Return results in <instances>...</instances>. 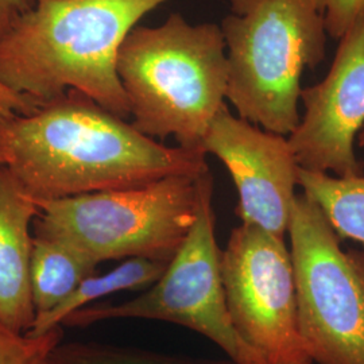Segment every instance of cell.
<instances>
[{"mask_svg": "<svg viewBox=\"0 0 364 364\" xmlns=\"http://www.w3.org/2000/svg\"><path fill=\"white\" fill-rule=\"evenodd\" d=\"M0 156L34 201L208 171L203 149L169 147L69 90L28 114H0Z\"/></svg>", "mask_w": 364, "mask_h": 364, "instance_id": "cell-1", "label": "cell"}, {"mask_svg": "<svg viewBox=\"0 0 364 364\" xmlns=\"http://www.w3.org/2000/svg\"><path fill=\"white\" fill-rule=\"evenodd\" d=\"M169 0H36L0 37V84L34 105L76 90L123 119L119 48L144 15Z\"/></svg>", "mask_w": 364, "mask_h": 364, "instance_id": "cell-2", "label": "cell"}, {"mask_svg": "<svg viewBox=\"0 0 364 364\" xmlns=\"http://www.w3.org/2000/svg\"><path fill=\"white\" fill-rule=\"evenodd\" d=\"M117 72L136 130L203 149L227 102L228 61L219 25H192L178 13L159 26L136 25L119 48Z\"/></svg>", "mask_w": 364, "mask_h": 364, "instance_id": "cell-3", "label": "cell"}, {"mask_svg": "<svg viewBox=\"0 0 364 364\" xmlns=\"http://www.w3.org/2000/svg\"><path fill=\"white\" fill-rule=\"evenodd\" d=\"M221 21L225 100L237 117L289 136L299 123L301 76L326 60L324 14L314 0H230Z\"/></svg>", "mask_w": 364, "mask_h": 364, "instance_id": "cell-4", "label": "cell"}, {"mask_svg": "<svg viewBox=\"0 0 364 364\" xmlns=\"http://www.w3.org/2000/svg\"><path fill=\"white\" fill-rule=\"evenodd\" d=\"M203 174L36 201L41 212L33 235L65 242L99 264L129 258L169 262L195 223Z\"/></svg>", "mask_w": 364, "mask_h": 364, "instance_id": "cell-5", "label": "cell"}, {"mask_svg": "<svg viewBox=\"0 0 364 364\" xmlns=\"http://www.w3.org/2000/svg\"><path fill=\"white\" fill-rule=\"evenodd\" d=\"M220 258L213 209V177L209 170L200 180L195 223L156 284L124 302L87 305L70 313L61 326L87 328L117 318L165 321L205 336L234 363L267 364L235 329L224 294Z\"/></svg>", "mask_w": 364, "mask_h": 364, "instance_id": "cell-6", "label": "cell"}, {"mask_svg": "<svg viewBox=\"0 0 364 364\" xmlns=\"http://www.w3.org/2000/svg\"><path fill=\"white\" fill-rule=\"evenodd\" d=\"M287 234L299 332L313 363L364 364V252L343 250L305 193L294 197Z\"/></svg>", "mask_w": 364, "mask_h": 364, "instance_id": "cell-7", "label": "cell"}, {"mask_svg": "<svg viewBox=\"0 0 364 364\" xmlns=\"http://www.w3.org/2000/svg\"><path fill=\"white\" fill-rule=\"evenodd\" d=\"M227 308L239 336L267 364H314L301 336L285 237L242 223L221 250Z\"/></svg>", "mask_w": 364, "mask_h": 364, "instance_id": "cell-8", "label": "cell"}, {"mask_svg": "<svg viewBox=\"0 0 364 364\" xmlns=\"http://www.w3.org/2000/svg\"><path fill=\"white\" fill-rule=\"evenodd\" d=\"M338 41L324 80L301 90L305 112L287 141L299 168L352 177L364 173L355 153L364 124V14Z\"/></svg>", "mask_w": 364, "mask_h": 364, "instance_id": "cell-9", "label": "cell"}, {"mask_svg": "<svg viewBox=\"0 0 364 364\" xmlns=\"http://www.w3.org/2000/svg\"><path fill=\"white\" fill-rule=\"evenodd\" d=\"M201 147L231 174L239 196L235 212L242 223L285 237L299 170L287 136L235 117L225 103L212 119Z\"/></svg>", "mask_w": 364, "mask_h": 364, "instance_id": "cell-10", "label": "cell"}, {"mask_svg": "<svg viewBox=\"0 0 364 364\" xmlns=\"http://www.w3.org/2000/svg\"><path fill=\"white\" fill-rule=\"evenodd\" d=\"M39 207L0 165V323L26 333L36 318L30 287L33 234Z\"/></svg>", "mask_w": 364, "mask_h": 364, "instance_id": "cell-11", "label": "cell"}, {"mask_svg": "<svg viewBox=\"0 0 364 364\" xmlns=\"http://www.w3.org/2000/svg\"><path fill=\"white\" fill-rule=\"evenodd\" d=\"M95 260L65 242L33 235L30 287L36 316L49 312L97 273Z\"/></svg>", "mask_w": 364, "mask_h": 364, "instance_id": "cell-12", "label": "cell"}, {"mask_svg": "<svg viewBox=\"0 0 364 364\" xmlns=\"http://www.w3.org/2000/svg\"><path fill=\"white\" fill-rule=\"evenodd\" d=\"M168 263L169 262L165 260L149 258H129L108 273L102 275L93 274L84 279L70 296H68L52 311L37 314L26 335L42 336L57 326H63V321L70 313L91 305L96 299L120 291L149 289L161 278L168 267Z\"/></svg>", "mask_w": 364, "mask_h": 364, "instance_id": "cell-13", "label": "cell"}, {"mask_svg": "<svg viewBox=\"0 0 364 364\" xmlns=\"http://www.w3.org/2000/svg\"><path fill=\"white\" fill-rule=\"evenodd\" d=\"M299 186L323 210L340 239L355 240L364 247V173L336 177L299 168Z\"/></svg>", "mask_w": 364, "mask_h": 364, "instance_id": "cell-14", "label": "cell"}, {"mask_svg": "<svg viewBox=\"0 0 364 364\" xmlns=\"http://www.w3.org/2000/svg\"><path fill=\"white\" fill-rule=\"evenodd\" d=\"M50 364H236L232 360H209L169 353L149 351L134 347L103 343H64L52 353Z\"/></svg>", "mask_w": 364, "mask_h": 364, "instance_id": "cell-15", "label": "cell"}, {"mask_svg": "<svg viewBox=\"0 0 364 364\" xmlns=\"http://www.w3.org/2000/svg\"><path fill=\"white\" fill-rule=\"evenodd\" d=\"M63 338V326L42 336H28L0 323V364H50L53 351Z\"/></svg>", "mask_w": 364, "mask_h": 364, "instance_id": "cell-16", "label": "cell"}, {"mask_svg": "<svg viewBox=\"0 0 364 364\" xmlns=\"http://www.w3.org/2000/svg\"><path fill=\"white\" fill-rule=\"evenodd\" d=\"M324 14L326 34L340 39L364 14V0H314Z\"/></svg>", "mask_w": 364, "mask_h": 364, "instance_id": "cell-17", "label": "cell"}, {"mask_svg": "<svg viewBox=\"0 0 364 364\" xmlns=\"http://www.w3.org/2000/svg\"><path fill=\"white\" fill-rule=\"evenodd\" d=\"M38 107L26 97L16 95L0 84V114L28 115Z\"/></svg>", "mask_w": 364, "mask_h": 364, "instance_id": "cell-18", "label": "cell"}, {"mask_svg": "<svg viewBox=\"0 0 364 364\" xmlns=\"http://www.w3.org/2000/svg\"><path fill=\"white\" fill-rule=\"evenodd\" d=\"M34 3L36 0H0V37Z\"/></svg>", "mask_w": 364, "mask_h": 364, "instance_id": "cell-19", "label": "cell"}, {"mask_svg": "<svg viewBox=\"0 0 364 364\" xmlns=\"http://www.w3.org/2000/svg\"><path fill=\"white\" fill-rule=\"evenodd\" d=\"M356 141H358V146H359V147H362V149H364V124L363 127H362L360 131H359L358 136H356Z\"/></svg>", "mask_w": 364, "mask_h": 364, "instance_id": "cell-20", "label": "cell"}, {"mask_svg": "<svg viewBox=\"0 0 364 364\" xmlns=\"http://www.w3.org/2000/svg\"><path fill=\"white\" fill-rule=\"evenodd\" d=\"M0 165H4V162H3V158L0 156Z\"/></svg>", "mask_w": 364, "mask_h": 364, "instance_id": "cell-21", "label": "cell"}]
</instances>
